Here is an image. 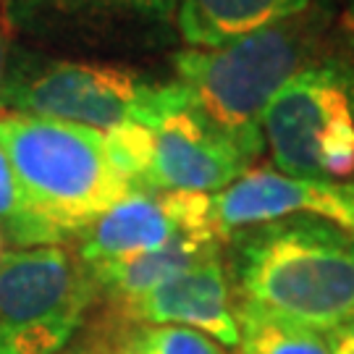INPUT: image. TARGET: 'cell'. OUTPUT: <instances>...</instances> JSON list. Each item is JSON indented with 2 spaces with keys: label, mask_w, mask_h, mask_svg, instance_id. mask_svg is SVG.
Wrapping results in <instances>:
<instances>
[{
  "label": "cell",
  "mask_w": 354,
  "mask_h": 354,
  "mask_svg": "<svg viewBox=\"0 0 354 354\" xmlns=\"http://www.w3.org/2000/svg\"><path fill=\"white\" fill-rule=\"evenodd\" d=\"M121 310L142 326H187L207 333L221 346H239V323L231 307L221 252L203 257L140 299L121 304Z\"/></svg>",
  "instance_id": "obj_10"
},
{
  "label": "cell",
  "mask_w": 354,
  "mask_h": 354,
  "mask_svg": "<svg viewBox=\"0 0 354 354\" xmlns=\"http://www.w3.org/2000/svg\"><path fill=\"white\" fill-rule=\"evenodd\" d=\"M187 231H215L207 194L131 189L76 234V257L87 268L129 260L155 252Z\"/></svg>",
  "instance_id": "obj_7"
},
{
  "label": "cell",
  "mask_w": 354,
  "mask_h": 354,
  "mask_svg": "<svg viewBox=\"0 0 354 354\" xmlns=\"http://www.w3.org/2000/svg\"><path fill=\"white\" fill-rule=\"evenodd\" d=\"M263 140L281 174L354 184V64H307L268 102Z\"/></svg>",
  "instance_id": "obj_5"
},
{
  "label": "cell",
  "mask_w": 354,
  "mask_h": 354,
  "mask_svg": "<svg viewBox=\"0 0 354 354\" xmlns=\"http://www.w3.org/2000/svg\"><path fill=\"white\" fill-rule=\"evenodd\" d=\"M178 0H11V19L29 32H113L165 26Z\"/></svg>",
  "instance_id": "obj_11"
},
{
  "label": "cell",
  "mask_w": 354,
  "mask_h": 354,
  "mask_svg": "<svg viewBox=\"0 0 354 354\" xmlns=\"http://www.w3.org/2000/svg\"><path fill=\"white\" fill-rule=\"evenodd\" d=\"M317 19L294 16L221 48H192L174 55L187 108L234 142L250 160L263 152V113L291 76L313 61Z\"/></svg>",
  "instance_id": "obj_2"
},
{
  "label": "cell",
  "mask_w": 354,
  "mask_h": 354,
  "mask_svg": "<svg viewBox=\"0 0 354 354\" xmlns=\"http://www.w3.org/2000/svg\"><path fill=\"white\" fill-rule=\"evenodd\" d=\"M250 163L234 142L184 108L150 131V152L137 189L221 192L247 174Z\"/></svg>",
  "instance_id": "obj_9"
},
{
  "label": "cell",
  "mask_w": 354,
  "mask_h": 354,
  "mask_svg": "<svg viewBox=\"0 0 354 354\" xmlns=\"http://www.w3.org/2000/svg\"><path fill=\"white\" fill-rule=\"evenodd\" d=\"M0 150L29 207L64 241L131 192L95 129L0 111Z\"/></svg>",
  "instance_id": "obj_3"
},
{
  "label": "cell",
  "mask_w": 354,
  "mask_h": 354,
  "mask_svg": "<svg viewBox=\"0 0 354 354\" xmlns=\"http://www.w3.org/2000/svg\"><path fill=\"white\" fill-rule=\"evenodd\" d=\"M213 252H221V239L215 231H187L155 252L102 263L87 270L95 289L105 291L118 304H127L131 299H140L142 294L178 276L181 270H187Z\"/></svg>",
  "instance_id": "obj_13"
},
{
  "label": "cell",
  "mask_w": 354,
  "mask_h": 354,
  "mask_svg": "<svg viewBox=\"0 0 354 354\" xmlns=\"http://www.w3.org/2000/svg\"><path fill=\"white\" fill-rule=\"evenodd\" d=\"M323 336L328 342L330 354H354V317L342 323V326H336L328 333H323Z\"/></svg>",
  "instance_id": "obj_17"
},
{
  "label": "cell",
  "mask_w": 354,
  "mask_h": 354,
  "mask_svg": "<svg viewBox=\"0 0 354 354\" xmlns=\"http://www.w3.org/2000/svg\"><path fill=\"white\" fill-rule=\"evenodd\" d=\"M339 35H342V42L346 53H349V64H354V0L346 3V8L342 11V19H339Z\"/></svg>",
  "instance_id": "obj_18"
},
{
  "label": "cell",
  "mask_w": 354,
  "mask_h": 354,
  "mask_svg": "<svg viewBox=\"0 0 354 354\" xmlns=\"http://www.w3.org/2000/svg\"><path fill=\"white\" fill-rule=\"evenodd\" d=\"M118 354H226L221 344L187 326H140Z\"/></svg>",
  "instance_id": "obj_16"
},
{
  "label": "cell",
  "mask_w": 354,
  "mask_h": 354,
  "mask_svg": "<svg viewBox=\"0 0 354 354\" xmlns=\"http://www.w3.org/2000/svg\"><path fill=\"white\" fill-rule=\"evenodd\" d=\"M231 273L247 302L317 333L354 317V231L291 215L231 236Z\"/></svg>",
  "instance_id": "obj_1"
},
{
  "label": "cell",
  "mask_w": 354,
  "mask_h": 354,
  "mask_svg": "<svg viewBox=\"0 0 354 354\" xmlns=\"http://www.w3.org/2000/svg\"><path fill=\"white\" fill-rule=\"evenodd\" d=\"M0 236L19 247H42V244H61L58 231L39 218L21 194L11 163L0 150Z\"/></svg>",
  "instance_id": "obj_15"
},
{
  "label": "cell",
  "mask_w": 354,
  "mask_h": 354,
  "mask_svg": "<svg viewBox=\"0 0 354 354\" xmlns=\"http://www.w3.org/2000/svg\"><path fill=\"white\" fill-rule=\"evenodd\" d=\"M3 108L95 131L155 129L187 108V92L178 82L152 84L137 71L118 66L21 53L16 61H8Z\"/></svg>",
  "instance_id": "obj_4"
},
{
  "label": "cell",
  "mask_w": 354,
  "mask_h": 354,
  "mask_svg": "<svg viewBox=\"0 0 354 354\" xmlns=\"http://www.w3.org/2000/svg\"><path fill=\"white\" fill-rule=\"evenodd\" d=\"M0 257H3V236H0Z\"/></svg>",
  "instance_id": "obj_20"
},
{
  "label": "cell",
  "mask_w": 354,
  "mask_h": 354,
  "mask_svg": "<svg viewBox=\"0 0 354 354\" xmlns=\"http://www.w3.org/2000/svg\"><path fill=\"white\" fill-rule=\"evenodd\" d=\"M313 0H181L176 21L194 48H221L279 21L307 13Z\"/></svg>",
  "instance_id": "obj_12"
},
{
  "label": "cell",
  "mask_w": 354,
  "mask_h": 354,
  "mask_svg": "<svg viewBox=\"0 0 354 354\" xmlns=\"http://www.w3.org/2000/svg\"><path fill=\"white\" fill-rule=\"evenodd\" d=\"M6 74H8V37L0 29V111H3V87H6Z\"/></svg>",
  "instance_id": "obj_19"
},
{
  "label": "cell",
  "mask_w": 354,
  "mask_h": 354,
  "mask_svg": "<svg viewBox=\"0 0 354 354\" xmlns=\"http://www.w3.org/2000/svg\"><path fill=\"white\" fill-rule=\"evenodd\" d=\"M291 215H315L354 231V184L286 176L281 171H247L210 197V218L221 239Z\"/></svg>",
  "instance_id": "obj_8"
},
{
  "label": "cell",
  "mask_w": 354,
  "mask_h": 354,
  "mask_svg": "<svg viewBox=\"0 0 354 354\" xmlns=\"http://www.w3.org/2000/svg\"><path fill=\"white\" fill-rule=\"evenodd\" d=\"M95 294L87 266L61 244L3 252L0 354H61Z\"/></svg>",
  "instance_id": "obj_6"
},
{
  "label": "cell",
  "mask_w": 354,
  "mask_h": 354,
  "mask_svg": "<svg viewBox=\"0 0 354 354\" xmlns=\"http://www.w3.org/2000/svg\"><path fill=\"white\" fill-rule=\"evenodd\" d=\"M234 315L239 323V354H330L323 333L268 315L252 304L239 302Z\"/></svg>",
  "instance_id": "obj_14"
}]
</instances>
